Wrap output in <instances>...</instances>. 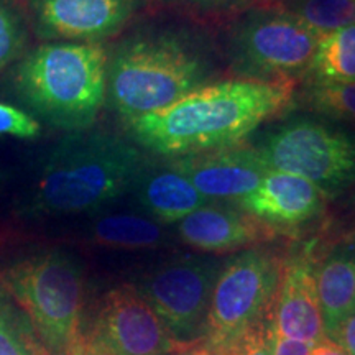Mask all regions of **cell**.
<instances>
[{
    "mask_svg": "<svg viewBox=\"0 0 355 355\" xmlns=\"http://www.w3.org/2000/svg\"><path fill=\"white\" fill-rule=\"evenodd\" d=\"M107 64L102 43L46 42L21 56L13 91L50 125L87 130L107 101Z\"/></svg>",
    "mask_w": 355,
    "mask_h": 355,
    "instance_id": "cell-4",
    "label": "cell"
},
{
    "mask_svg": "<svg viewBox=\"0 0 355 355\" xmlns=\"http://www.w3.org/2000/svg\"><path fill=\"white\" fill-rule=\"evenodd\" d=\"M301 101L314 112L355 123V84L311 83Z\"/></svg>",
    "mask_w": 355,
    "mask_h": 355,
    "instance_id": "cell-23",
    "label": "cell"
},
{
    "mask_svg": "<svg viewBox=\"0 0 355 355\" xmlns=\"http://www.w3.org/2000/svg\"><path fill=\"white\" fill-rule=\"evenodd\" d=\"M148 162L135 141L112 132H69L44 158L30 209L37 214L96 211L135 186Z\"/></svg>",
    "mask_w": 355,
    "mask_h": 355,
    "instance_id": "cell-3",
    "label": "cell"
},
{
    "mask_svg": "<svg viewBox=\"0 0 355 355\" xmlns=\"http://www.w3.org/2000/svg\"><path fill=\"white\" fill-rule=\"evenodd\" d=\"M92 241L112 248H155L166 241V232L157 220L135 214H109L94 222Z\"/></svg>",
    "mask_w": 355,
    "mask_h": 355,
    "instance_id": "cell-18",
    "label": "cell"
},
{
    "mask_svg": "<svg viewBox=\"0 0 355 355\" xmlns=\"http://www.w3.org/2000/svg\"><path fill=\"white\" fill-rule=\"evenodd\" d=\"M30 25L17 0H0V71L24 55Z\"/></svg>",
    "mask_w": 355,
    "mask_h": 355,
    "instance_id": "cell-25",
    "label": "cell"
},
{
    "mask_svg": "<svg viewBox=\"0 0 355 355\" xmlns=\"http://www.w3.org/2000/svg\"><path fill=\"white\" fill-rule=\"evenodd\" d=\"M279 7L321 37L355 24V0H286Z\"/></svg>",
    "mask_w": 355,
    "mask_h": 355,
    "instance_id": "cell-20",
    "label": "cell"
},
{
    "mask_svg": "<svg viewBox=\"0 0 355 355\" xmlns=\"http://www.w3.org/2000/svg\"><path fill=\"white\" fill-rule=\"evenodd\" d=\"M150 2L191 19L227 20L261 8L279 7L286 0H150Z\"/></svg>",
    "mask_w": 355,
    "mask_h": 355,
    "instance_id": "cell-21",
    "label": "cell"
},
{
    "mask_svg": "<svg viewBox=\"0 0 355 355\" xmlns=\"http://www.w3.org/2000/svg\"><path fill=\"white\" fill-rule=\"evenodd\" d=\"M309 355H347V354H345L344 350L340 349L336 343L326 339V340H322V343L314 345Z\"/></svg>",
    "mask_w": 355,
    "mask_h": 355,
    "instance_id": "cell-29",
    "label": "cell"
},
{
    "mask_svg": "<svg viewBox=\"0 0 355 355\" xmlns=\"http://www.w3.org/2000/svg\"><path fill=\"white\" fill-rule=\"evenodd\" d=\"M308 76L313 83L355 84V24L321 40Z\"/></svg>",
    "mask_w": 355,
    "mask_h": 355,
    "instance_id": "cell-19",
    "label": "cell"
},
{
    "mask_svg": "<svg viewBox=\"0 0 355 355\" xmlns=\"http://www.w3.org/2000/svg\"><path fill=\"white\" fill-rule=\"evenodd\" d=\"M326 193L304 178L268 170L259 188L234 204L277 229L296 227L324 211Z\"/></svg>",
    "mask_w": 355,
    "mask_h": 355,
    "instance_id": "cell-14",
    "label": "cell"
},
{
    "mask_svg": "<svg viewBox=\"0 0 355 355\" xmlns=\"http://www.w3.org/2000/svg\"><path fill=\"white\" fill-rule=\"evenodd\" d=\"M79 355H87V354H79Z\"/></svg>",
    "mask_w": 355,
    "mask_h": 355,
    "instance_id": "cell-31",
    "label": "cell"
},
{
    "mask_svg": "<svg viewBox=\"0 0 355 355\" xmlns=\"http://www.w3.org/2000/svg\"><path fill=\"white\" fill-rule=\"evenodd\" d=\"M40 133L37 119L13 105L0 102V135L17 139H35Z\"/></svg>",
    "mask_w": 355,
    "mask_h": 355,
    "instance_id": "cell-26",
    "label": "cell"
},
{
    "mask_svg": "<svg viewBox=\"0 0 355 355\" xmlns=\"http://www.w3.org/2000/svg\"><path fill=\"white\" fill-rule=\"evenodd\" d=\"M198 355H273L275 354V329L273 318L257 321L247 329L239 332L232 339L219 345H194Z\"/></svg>",
    "mask_w": 355,
    "mask_h": 355,
    "instance_id": "cell-24",
    "label": "cell"
},
{
    "mask_svg": "<svg viewBox=\"0 0 355 355\" xmlns=\"http://www.w3.org/2000/svg\"><path fill=\"white\" fill-rule=\"evenodd\" d=\"M219 270L216 260L180 257L159 265L141 279L139 291L184 350L202 340Z\"/></svg>",
    "mask_w": 355,
    "mask_h": 355,
    "instance_id": "cell-10",
    "label": "cell"
},
{
    "mask_svg": "<svg viewBox=\"0 0 355 355\" xmlns=\"http://www.w3.org/2000/svg\"><path fill=\"white\" fill-rule=\"evenodd\" d=\"M283 263L285 260L261 248L230 259L219 270L212 288L201 343L219 345L257 321L272 318Z\"/></svg>",
    "mask_w": 355,
    "mask_h": 355,
    "instance_id": "cell-8",
    "label": "cell"
},
{
    "mask_svg": "<svg viewBox=\"0 0 355 355\" xmlns=\"http://www.w3.org/2000/svg\"><path fill=\"white\" fill-rule=\"evenodd\" d=\"M272 318L277 337L314 345L327 339L314 268L306 257H296L283 263Z\"/></svg>",
    "mask_w": 355,
    "mask_h": 355,
    "instance_id": "cell-15",
    "label": "cell"
},
{
    "mask_svg": "<svg viewBox=\"0 0 355 355\" xmlns=\"http://www.w3.org/2000/svg\"><path fill=\"white\" fill-rule=\"evenodd\" d=\"M186 352L133 285L102 295L83 319L81 352L87 355H173Z\"/></svg>",
    "mask_w": 355,
    "mask_h": 355,
    "instance_id": "cell-9",
    "label": "cell"
},
{
    "mask_svg": "<svg viewBox=\"0 0 355 355\" xmlns=\"http://www.w3.org/2000/svg\"><path fill=\"white\" fill-rule=\"evenodd\" d=\"M6 283L48 355H79L84 272L64 250H44L13 263Z\"/></svg>",
    "mask_w": 355,
    "mask_h": 355,
    "instance_id": "cell-5",
    "label": "cell"
},
{
    "mask_svg": "<svg viewBox=\"0 0 355 355\" xmlns=\"http://www.w3.org/2000/svg\"><path fill=\"white\" fill-rule=\"evenodd\" d=\"M0 355H48L25 313L0 293Z\"/></svg>",
    "mask_w": 355,
    "mask_h": 355,
    "instance_id": "cell-22",
    "label": "cell"
},
{
    "mask_svg": "<svg viewBox=\"0 0 355 355\" xmlns=\"http://www.w3.org/2000/svg\"><path fill=\"white\" fill-rule=\"evenodd\" d=\"M173 355H198L196 352H194V349L191 347L189 350H186V352H180V354H173Z\"/></svg>",
    "mask_w": 355,
    "mask_h": 355,
    "instance_id": "cell-30",
    "label": "cell"
},
{
    "mask_svg": "<svg viewBox=\"0 0 355 355\" xmlns=\"http://www.w3.org/2000/svg\"><path fill=\"white\" fill-rule=\"evenodd\" d=\"M211 50L180 28L132 35L109 56L107 101L123 122L153 114L211 81Z\"/></svg>",
    "mask_w": 355,
    "mask_h": 355,
    "instance_id": "cell-2",
    "label": "cell"
},
{
    "mask_svg": "<svg viewBox=\"0 0 355 355\" xmlns=\"http://www.w3.org/2000/svg\"><path fill=\"white\" fill-rule=\"evenodd\" d=\"M145 0H17L44 42L102 43L122 32Z\"/></svg>",
    "mask_w": 355,
    "mask_h": 355,
    "instance_id": "cell-11",
    "label": "cell"
},
{
    "mask_svg": "<svg viewBox=\"0 0 355 355\" xmlns=\"http://www.w3.org/2000/svg\"><path fill=\"white\" fill-rule=\"evenodd\" d=\"M295 91L296 79H224L123 123L148 152L186 157L242 144L261 123L290 109Z\"/></svg>",
    "mask_w": 355,
    "mask_h": 355,
    "instance_id": "cell-1",
    "label": "cell"
},
{
    "mask_svg": "<svg viewBox=\"0 0 355 355\" xmlns=\"http://www.w3.org/2000/svg\"><path fill=\"white\" fill-rule=\"evenodd\" d=\"M176 171L188 178L211 201H239L259 188L266 170L255 146L237 144L171 159Z\"/></svg>",
    "mask_w": 355,
    "mask_h": 355,
    "instance_id": "cell-12",
    "label": "cell"
},
{
    "mask_svg": "<svg viewBox=\"0 0 355 355\" xmlns=\"http://www.w3.org/2000/svg\"><path fill=\"white\" fill-rule=\"evenodd\" d=\"M181 241L211 254L255 248L277 241L282 230L241 207L207 204L178 224Z\"/></svg>",
    "mask_w": 355,
    "mask_h": 355,
    "instance_id": "cell-13",
    "label": "cell"
},
{
    "mask_svg": "<svg viewBox=\"0 0 355 355\" xmlns=\"http://www.w3.org/2000/svg\"><path fill=\"white\" fill-rule=\"evenodd\" d=\"M322 38L283 7L261 8L235 19L225 51L239 78L296 79L308 73Z\"/></svg>",
    "mask_w": 355,
    "mask_h": 355,
    "instance_id": "cell-6",
    "label": "cell"
},
{
    "mask_svg": "<svg viewBox=\"0 0 355 355\" xmlns=\"http://www.w3.org/2000/svg\"><path fill=\"white\" fill-rule=\"evenodd\" d=\"M266 170L311 181L327 198L355 183V137L327 123L300 119L255 146Z\"/></svg>",
    "mask_w": 355,
    "mask_h": 355,
    "instance_id": "cell-7",
    "label": "cell"
},
{
    "mask_svg": "<svg viewBox=\"0 0 355 355\" xmlns=\"http://www.w3.org/2000/svg\"><path fill=\"white\" fill-rule=\"evenodd\" d=\"M327 339L355 313V259L336 255L314 270Z\"/></svg>",
    "mask_w": 355,
    "mask_h": 355,
    "instance_id": "cell-17",
    "label": "cell"
},
{
    "mask_svg": "<svg viewBox=\"0 0 355 355\" xmlns=\"http://www.w3.org/2000/svg\"><path fill=\"white\" fill-rule=\"evenodd\" d=\"M314 344L301 343V340L285 339L275 336V354L273 355H309Z\"/></svg>",
    "mask_w": 355,
    "mask_h": 355,
    "instance_id": "cell-28",
    "label": "cell"
},
{
    "mask_svg": "<svg viewBox=\"0 0 355 355\" xmlns=\"http://www.w3.org/2000/svg\"><path fill=\"white\" fill-rule=\"evenodd\" d=\"M329 340L339 345L347 355H355V313L337 327Z\"/></svg>",
    "mask_w": 355,
    "mask_h": 355,
    "instance_id": "cell-27",
    "label": "cell"
},
{
    "mask_svg": "<svg viewBox=\"0 0 355 355\" xmlns=\"http://www.w3.org/2000/svg\"><path fill=\"white\" fill-rule=\"evenodd\" d=\"M133 189L145 211L163 224L183 220L211 202L171 163L165 166L146 165Z\"/></svg>",
    "mask_w": 355,
    "mask_h": 355,
    "instance_id": "cell-16",
    "label": "cell"
}]
</instances>
